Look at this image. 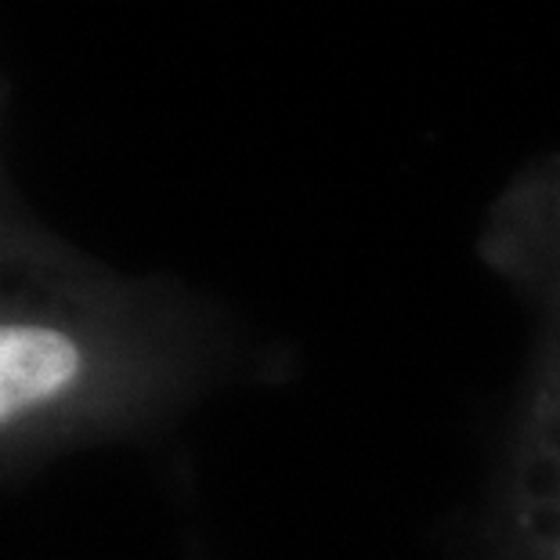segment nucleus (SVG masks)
<instances>
[{
	"label": "nucleus",
	"instance_id": "1",
	"mask_svg": "<svg viewBox=\"0 0 560 560\" xmlns=\"http://www.w3.org/2000/svg\"><path fill=\"white\" fill-rule=\"evenodd\" d=\"M478 257L524 315V362L488 478L478 560H560V152L485 210Z\"/></svg>",
	"mask_w": 560,
	"mask_h": 560
},
{
	"label": "nucleus",
	"instance_id": "2",
	"mask_svg": "<svg viewBox=\"0 0 560 560\" xmlns=\"http://www.w3.org/2000/svg\"><path fill=\"white\" fill-rule=\"evenodd\" d=\"M83 369L73 337L47 326H0V423L66 395Z\"/></svg>",
	"mask_w": 560,
	"mask_h": 560
}]
</instances>
